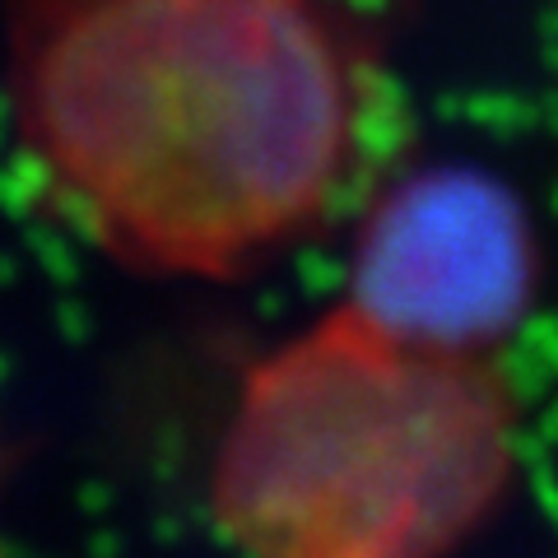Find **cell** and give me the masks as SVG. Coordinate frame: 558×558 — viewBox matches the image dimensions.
<instances>
[{
    "instance_id": "cell-1",
    "label": "cell",
    "mask_w": 558,
    "mask_h": 558,
    "mask_svg": "<svg viewBox=\"0 0 558 558\" xmlns=\"http://www.w3.org/2000/svg\"><path fill=\"white\" fill-rule=\"evenodd\" d=\"M10 94L43 182L102 252L229 279L330 215L363 47L330 0H28Z\"/></svg>"
},
{
    "instance_id": "cell-2",
    "label": "cell",
    "mask_w": 558,
    "mask_h": 558,
    "mask_svg": "<svg viewBox=\"0 0 558 558\" xmlns=\"http://www.w3.org/2000/svg\"><path fill=\"white\" fill-rule=\"evenodd\" d=\"M494 354H451L336 307L242 377L215 517L252 558H447L517 470Z\"/></svg>"
},
{
    "instance_id": "cell-3",
    "label": "cell",
    "mask_w": 558,
    "mask_h": 558,
    "mask_svg": "<svg viewBox=\"0 0 558 558\" xmlns=\"http://www.w3.org/2000/svg\"><path fill=\"white\" fill-rule=\"evenodd\" d=\"M535 289V238L508 186L465 168L396 182L359 229L344 307L391 336L494 354Z\"/></svg>"
}]
</instances>
